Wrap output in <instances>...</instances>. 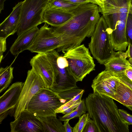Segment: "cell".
Masks as SVG:
<instances>
[{"label":"cell","instance_id":"cell-1","mask_svg":"<svg viewBox=\"0 0 132 132\" xmlns=\"http://www.w3.org/2000/svg\"><path fill=\"white\" fill-rule=\"evenodd\" d=\"M99 6L89 3L81 5L73 11V15L62 26L52 27L53 32L61 38L62 46L57 51L64 53L81 45L86 37H91L100 16Z\"/></svg>","mask_w":132,"mask_h":132},{"label":"cell","instance_id":"cell-2","mask_svg":"<svg viewBox=\"0 0 132 132\" xmlns=\"http://www.w3.org/2000/svg\"><path fill=\"white\" fill-rule=\"evenodd\" d=\"M85 103L99 132H129L130 125L122 118L112 98L93 92L86 98Z\"/></svg>","mask_w":132,"mask_h":132},{"label":"cell","instance_id":"cell-3","mask_svg":"<svg viewBox=\"0 0 132 132\" xmlns=\"http://www.w3.org/2000/svg\"><path fill=\"white\" fill-rule=\"evenodd\" d=\"M111 31L102 15L96 25L88 44L93 56L100 64H104L115 53L110 37Z\"/></svg>","mask_w":132,"mask_h":132},{"label":"cell","instance_id":"cell-4","mask_svg":"<svg viewBox=\"0 0 132 132\" xmlns=\"http://www.w3.org/2000/svg\"><path fill=\"white\" fill-rule=\"evenodd\" d=\"M64 53L63 56L68 63V72L76 82L82 81L87 75L95 70L93 58L84 44L73 47Z\"/></svg>","mask_w":132,"mask_h":132},{"label":"cell","instance_id":"cell-5","mask_svg":"<svg viewBox=\"0 0 132 132\" xmlns=\"http://www.w3.org/2000/svg\"><path fill=\"white\" fill-rule=\"evenodd\" d=\"M50 0H24L16 33L18 36L44 23L43 16Z\"/></svg>","mask_w":132,"mask_h":132},{"label":"cell","instance_id":"cell-6","mask_svg":"<svg viewBox=\"0 0 132 132\" xmlns=\"http://www.w3.org/2000/svg\"><path fill=\"white\" fill-rule=\"evenodd\" d=\"M65 102L58 93L50 89L45 88L40 89L32 97L27 110L38 116H56L55 111Z\"/></svg>","mask_w":132,"mask_h":132},{"label":"cell","instance_id":"cell-7","mask_svg":"<svg viewBox=\"0 0 132 132\" xmlns=\"http://www.w3.org/2000/svg\"><path fill=\"white\" fill-rule=\"evenodd\" d=\"M46 54L54 67L56 75L55 84L50 89L58 93L78 88L76 81L68 72V63L66 58L60 56L55 50Z\"/></svg>","mask_w":132,"mask_h":132},{"label":"cell","instance_id":"cell-8","mask_svg":"<svg viewBox=\"0 0 132 132\" xmlns=\"http://www.w3.org/2000/svg\"><path fill=\"white\" fill-rule=\"evenodd\" d=\"M23 83L16 107L14 119L18 118L22 112L27 110L28 104L34 95L40 89L45 88L41 77L32 69L28 71Z\"/></svg>","mask_w":132,"mask_h":132},{"label":"cell","instance_id":"cell-9","mask_svg":"<svg viewBox=\"0 0 132 132\" xmlns=\"http://www.w3.org/2000/svg\"><path fill=\"white\" fill-rule=\"evenodd\" d=\"M47 24L45 23L39 29L28 50L38 54H46L56 49L57 50L62 46L60 37Z\"/></svg>","mask_w":132,"mask_h":132},{"label":"cell","instance_id":"cell-10","mask_svg":"<svg viewBox=\"0 0 132 132\" xmlns=\"http://www.w3.org/2000/svg\"><path fill=\"white\" fill-rule=\"evenodd\" d=\"M30 63L32 69L42 79L45 88L51 89L55 85V69L46 54H38L31 59Z\"/></svg>","mask_w":132,"mask_h":132},{"label":"cell","instance_id":"cell-11","mask_svg":"<svg viewBox=\"0 0 132 132\" xmlns=\"http://www.w3.org/2000/svg\"><path fill=\"white\" fill-rule=\"evenodd\" d=\"M24 83H13L0 97V124L9 115L14 116Z\"/></svg>","mask_w":132,"mask_h":132},{"label":"cell","instance_id":"cell-12","mask_svg":"<svg viewBox=\"0 0 132 132\" xmlns=\"http://www.w3.org/2000/svg\"><path fill=\"white\" fill-rule=\"evenodd\" d=\"M11 132H44L41 122L34 113L25 110L11 122Z\"/></svg>","mask_w":132,"mask_h":132},{"label":"cell","instance_id":"cell-13","mask_svg":"<svg viewBox=\"0 0 132 132\" xmlns=\"http://www.w3.org/2000/svg\"><path fill=\"white\" fill-rule=\"evenodd\" d=\"M119 82V79L114 74L105 69L93 80L91 86L93 92L111 98L116 94Z\"/></svg>","mask_w":132,"mask_h":132},{"label":"cell","instance_id":"cell-14","mask_svg":"<svg viewBox=\"0 0 132 132\" xmlns=\"http://www.w3.org/2000/svg\"><path fill=\"white\" fill-rule=\"evenodd\" d=\"M23 2H18L13 8L10 14L0 24V37L7 38L16 32Z\"/></svg>","mask_w":132,"mask_h":132},{"label":"cell","instance_id":"cell-15","mask_svg":"<svg viewBox=\"0 0 132 132\" xmlns=\"http://www.w3.org/2000/svg\"><path fill=\"white\" fill-rule=\"evenodd\" d=\"M73 15V11L46 8L43 14V19L44 23L53 27H57L65 23Z\"/></svg>","mask_w":132,"mask_h":132},{"label":"cell","instance_id":"cell-16","mask_svg":"<svg viewBox=\"0 0 132 132\" xmlns=\"http://www.w3.org/2000/svg\"><path fill=\"white\" fill-rule=\"evenodd\" d=\"M39 29L36 27L18 36L10 48L11 53L15 55L24 50H28Z\"/></svg>","mask_w":132,"mask_h":132},{"label":"cell","instance_id":"cell-17","mask_svg":"<svg viewBox=\"0 0 132 132\" xmlns=\"http://www.w3.org/2000/svg\"><path fill=\"white\" fill-rule=\"evenodd\" d=\"M127 59L125 52H115L112 56L104 63L105 70L114 74L125 72L131 68Z\"/></svg>","mask_w":132,"mask_h":132},{"label":"cell","instance_id":"cell-18","mask_svg":"<svg viewBox=\"0 0 132 132\" xmlns=\"http://www.w3.org/2000/svg\"><path fill=\"white\" fill-rule=\"evenodd\" d=\"M131 0H107L104 7H99L98 11L102 15L119 13L132 14Z\"/></svg>","mask_w":132,"mask_h":132},{"label":"cell","instance_id":"cell-19","mask_svg":"<svg viewBox=\"0 0 132 132\" xmlns=\"http://www.w3.org/2000/svg\"><path fill=\"white\" fill-rule=\"evenodd\" d=\"M111 98L126 107L132 106V89L120 80L116 93Z\"/></svg>","mask_w":132,"mask_h":132},{"label":"cell","instance_id":"cell-20","mask_svg":"<svg viewBox=\"0 0 132 132\" xmlns=\"http://www.w3.org/2000/svg\"><path fill=\"white\" fill-rule=\"evenodd\" d=\"M38 117L42 123L44 132H65L63 125L56 116Z\"/></svg>","mask_w":132,"mask_h":132},{"label":"cell","instance_id":"cell-21","mask_svg":"<svg viewBox=\"0 0 132 132\" xmlns=\"http://www.w3.org/2000/svg\"><path fill=\"white\" fill-rule=\"evenodd\" d=\"M13 67L11 65L0 68V93L3 92L9 86L13 78Z\"/></svg>","mask_w":132,"mask_h":132},{"label":"cell","instance_id":"cell-22","mask_svg":"<svg viewBox=\"0 0 132 132\" xmlns=\"http://www.w3.org/2000/svg\"><path fill=\"white\" fill-rule=\"evenodd\" d=\"M80 5L72 3L65 0H50L46 8L72 11Z\"/></svg>","mask_w":132,"mask_h":132},{"label":"cell","instance_id":"cell-23","mask_svg":"<svg viewBox=\"0 0 132 132\" xmlns=\"http://www.w3.org/2000/svg\"><path fill=\"white\" fill-rule=\"evenodd\" d=\"M129 14L119 13L102 15L112 31L114 30L119 21L127 20Z\"/></svg>","mask_w":132,"mask_h":132},{"label":"cell","instance_id":"cell-24","mask_svg":"<svg viewBox=\"0 0 132 132\" xmlns=\"http://www.w3.org/2000/svg\"><path fill=\"white\" fill-rule=\"evenodd\" d=\"M87 111L84 100H82L79 104L72 112L63 116L59 117V119L61 121H64L67 120H70L75 117H80L82 114L85 113Z\"/></svg>","mask_w":132,"mask_h":132},{"label":"cell","instance_id":"cell-25","mask_svg":"<svg viewBox=\"0 0 132 132\" xmlns=\"http://www.w3.org/2000/svg\"><path fill=\"white\" fill-rule=\"evenodd\" d=\"M85 91L84 89L74 98L62 105L56 110L55 112L56 113H62L64 111L78 103L81 102L82 101L81 97Z\"/></svg>","mask_w":132,"mask_h":132},{"label":"cell","instance_id":"cell-26","mask_svg":"<svg viewBox=\"0 0 132 132\" xmlns=\"http://www.w3.org/2000/svg\"><path fill=\"white\" fill-rule=\"evenodd\" d=\"M82 90L78 87L64 91L58 94L61 98L66 101V103L77 96Z\"/></svg>","mask_w":132,"mask_h":132},{"label":"cell","instance_id":"cell-27","mask_svg":"<svg viewBox=\"0 0 132 132\" xmlns=\"http://www.w3.org/2000/svg\"><path fill=\"white\" fill-rule=\"evenodd\" d=\"M90 118L88 113H84L79 117L78 122L73 128V132H82L88 121Z\"/></svg>","mask_w":132,"mask_h":132},{"label":"cell","instance_id":"cell-28","mask_svg":"<svg viewBox=\"0 0 132 132\" xmlns=\"http://www.w3.org/2000/svg\"><path fill=\"white\" fill-rule=\"evenodd\" d=\"M82 132H99L97 127L93 120L90 119L84 128Z\"/></svg>","mask_w":132,"mask_h":132},{"label":"cell","instance_id":"cell-29","mask_svg":"<svg viewBox=\"0 0 132 132\" xmlns=\"http://www.w3.org/2000/svg\"><path fill=\"white\" fill-rule=\"evenodd\" d=\"M114 74L120 81L128 85L132 89V82L125 75L124 72Z\"/></svg>","mask_w":132,"mask_h":132},{"label":"cell","instance_id":"cell-30","mask_svg":"<svg viewBox=\"0 0 132 132\" xmlns=\"http://www.w3.org/2000/svg\"><path fill=\"white\" fill-rule=\"evenodd\" d=\"M126 30L128 37L132 40V14H129L127 21Z\"/></svg>","mask_w":132,"mask_h":132},{"label":"cell","instance_id":"cell-31","mask_svg":"<svg viewBox=\"0 0 132 132\" xmlns=\"http://www.w3.org/2000/svg\"><path fill=\"white\" fill-rule=\"evenodd\" d=\"M119 112L122 118L130 125H132V115L123 109H118Z\"/></svg>","mask_w":132,"mask_h":132},{"label":"cell","instance_id":"cell-32","mask_svg":"<svg viewBox=\"0 0 132 132\" xmlns=\"http://www.w3.org/2000/svg\"><path fill=\"white\" fill-rule=\"evenodd\" d=\"M6 38L0 37V62L1 63L3 57V53L6 51Z\"/></svg>","mask_w":132,"mask_h":132},{"label":"cell","instance_id":"cell-33","mask_svg":"<svg viewBox=\"0 0 132 132\" xmlns=\"http://www.w3.org/2000/svg\"><path fill=\"white\" fill-rule=\"evenodd\" d=\"M128 49L125 52L127 58L128 59V61L132 67V44L130 39H128Z\"/></svg>","mask_w":132,"mask_h":132},{"label":"cell","instance_id":"cell-34","mask_svg":"<svg viewBox=\"0 0 132 132\" xmlns=\"http://www.w3.org/2000/svg\"><path fill=\"white\" fill-rule=\"evenodd\" d=\"M70 2L79 5H82L89 3L97 4L94 0H65Z\"/></svg>","mask_w":132,"mask_h":132},{"label":"cell","instance_id":"cell-35","mask_svg":"<svg viewBox=\"0 0 132 132\" xmlns=\"http://www.w3.org/2000/svg\"><path fill=\"white\" fill-rule=\"evenodd\" d=\"M69 120L64 121L63 126L65 132H73V128L69 124Z\"/></svg>","mask_w":132,"mask_h":132},{"label":"cell","instance_id":"cell-36","mask_svg":"<svg viewBox=\"0 0 132 132\" xmlns=\"http://www.w3.org/2000/svg\"><path fill=\"white\" fill-rule=\"evenodd\" d=\"M81 102H78L75 104L67 109L64 111L62 113L64 115L69 113L74 110L79 104Z\"/></svg>","mask_w":132,"mask_h":132},{"label":"cell","instance_id":"cell-37","mask_svg":"<svg viewBox=\"0 0 132 132\" xmlns=\"http://www.w3.org/2000/svg\"><path fill=\"white\" fill-rule=\"evenodd\" d=\"M124 73L127 77L132 82V67L127 69Z\"/></svg>","mask_w":132,"mask_h":132},{"label":"cell","instance_id":"cell-38","mask_svg":"<svg viewBox=\"0 0 132 132\" xmlns=\"http://www.w3.org/2000/svg\"><path fill=\"white\" fill-rule=\"evenodd\" d=\"M96 3L97 5H98L99 7L102 8L104 7L106 3L107 0H94Z\"/></svg>","mask_w":132,"mask_h":132},{"label":"cell","instance_id":"cell-39","mask_svg":"<svg viewBox=\"0 0 132 132\" xmlns=\"http://www.w3.org/2000/svg\"><path fill=\"white\" fill-rule=\"evenodd\" d=\"M6 0H0V13L4 10V3Z\"/></svg>","mask_w":132,"mask_h":132},{"label":"cell","instance_id":"cell-40","mask_svg":"<svg viewBox=\"0 0 132 132\" xmlns=\"http://www.w3.org/2000/svg\"><path fill=\"white\" fill-rule=\"evenodd\" d=\"M126 107L132 112V106H126Z\"/></svg>","mask_w":132,"mask_h":132},{"label":"cell","instance_id":"cell-41","mask_svg":"<svg viewBox=\"0 0 132 132\" xmlns=\"http://www.w3.org/2000/svg\"><path fill=\"white\" fill-rule=\"evenodd\" d=\"M131 5H132V0H131Z\"/></svg>","mask_w":132,"mask_h":132}]
</instances>
